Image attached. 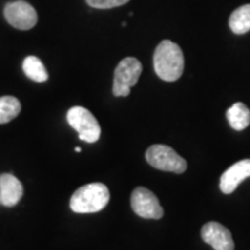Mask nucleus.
Returning <instances> with one entry per match:
<instances>
[{
  "label": "nucleus",
  "instance_id": "obj_1",
  "mask_svg": "<svg viewBox=\"0 0 250 250\" xmlns=\"http://www.w3.org/2000/svg\"><path fill=\"white\" fill-rule=\"evenodd\" d=\"M154 71L160 79L176 81L182 76L184 70V57L182 50L176 43L165 40L156 46L154 57Z\"/></svg>",
  "mask_w": 250,
  "mask_h": 250
},
{
  "label": "nucleus",
  "instance_id": "obj_2",
  "mask_svg": "<svg viewBox=\"0 0 250 250\" xmlns=\"http://www.w3.org/2000/svg\"><path fill=\"white\" fill-rule=\"evenodd\" d=\"M110 201V192L103 183L80 187L71 197V210L76 213H95L103 210Z\"/></svg>",
  "mask_w": 250,
  "mask_h": 250
},
{
  "label": "nucleus",
  "instance_id": "obj_3",
  "mask_svg": "<svg viewBox=\"0 0 250 250\" xmlns=\"http://www.w3.org/2000/svg\"><path fill=\"white\" fill-rule=\"evenodd\" d=\"M146 160L152 167L159 170L171 171L175 174H182L187 170V161L179 155L176 151L167 145H152L146 151Z\"/></svg>",
  "mask_w": 250,
  "mask_h": 250
},
{
  "label": "nucleus",
  "instance_id": "obj_4",
  "mask_svg": "<svg viewBox=\"0 0 250 250\" xmlns=\"http://www.w3.org/2000/svg\"><path fill=\"white\" fill-rule=\"evenodd\" d=\"M143 72V65L134 57H126L120 62L114 74L112 93L115 96L130 95L131 88L138 83Z\"/></svg>",
  "mask_w": 250,
  "mask_h": 250
},
{
  "label": "nucleus",
  "instance_id": "obj_5",
  "mask_svg": "<svg viewBox=\"0 0 250 250\" xmlns=\"http://www.w3.org/2000/svg\"><path fill=\"white\" fill-rule=\"evenodd\" d=\"M67 122L78 132L79 139L86 143L98 142L101 136V127L98 120L88 109L73 107L67 111Z\"/></svg>",
  "mask_w": 250,
  "mask_h": 250
},
{
  "label": "nucleus",
  "instance_id": "obj_6",
  "mask_svg": "<svg viewBox=\"0 0 250 250\" xmlns=\"http://www.w3.org/2000/svg\"><path fill=\"white\" fill-rule=\"evenodd\" d=\"M131 206L134 213L145 219H161L164 215L158 197L151 190L138 187L131 195Z\"/></svg>",
  "mask_w": 250,
  "mask_h": 250
},
{
  "label": "nucleus",
  "instance_id": "obj_7",
  "mask_svg": "<svg viewBox=\"0 0 250 250\" xmlns=\"http://www.w3.org/2000/svg\"><path fill=\"white\" fill-rule=\"evenodd\" d=\"M4 14L7 22L20 30H29L37 23L36 9L23 0L8 2Z\"/></svg>",
  "mask_w": 250,
  "mask_h": 250
},
{
  "label": "nucleus",
  "instance_id": "obj_8",
  "mask_svg": "<svg viewBox=\"0 0 250 250\" xmlns=\"http://www.w3.org/2000/svg\"><path fill=\"white\" fill-rule=\"evenodd\" d=\"M203 241L210 245L214 250H234L232 234L221 224L211 221L202 227Z\"/></svg>",
  "mask_w": 250,
  "mask_h": 250
},
{
  "label": "nucleus",
  "instance_id": "obj_9",
  "mask_svg": "<svg viewBox=\"0 0 250 250\" xmlns=\"http://www.w3.org/2000/svg\"><path fill=\"white\" fill-rule=\"evenodd\" d=\"M250 177V159L230 166L220 177V190L226 195L235 191L240 183Z\"/></svg>",
  "mask_w": 250,
  "mask_h": 250
},
{
  "label": "nucleus",
  "instance_id": "obj_10",
  "mask_svg": "<svg viewBox=\"0 0 250 250\" xmlns=\"http://www.w3.org/2000/svg\"><path fill=\"white\" fill-rule=\"evenodd\" d=\"M22 193V184L14 175H0V199H1L2 205L7 206V208L15 206L20 202Z\"/></svg>",
  "mask_w": 250,
  "mask_h": 250
},
{
  "label": "nucleus",
  "instance_id": "obj_11",
  "mask_svg": "<svg viewBox=\"0 0 250 250\" xmlns=\"http://www.w3.org/2000/svg\"><path fill=\"white\" fill-rule=\"evenodd\" d=\"M226 117L232 129L235 131H242L250 124V110L245 103L236 102L228 109Z\"/></svg>",
  "mask_w": 250,
  "mask_h": 250
},
{
  "label": "nucleus",
  "instance_id": "obj_12",
  "mask_svg": "<svg viewBox=\"0 0 250 250\" xmlns=\"http://www.w3.org/2000/svg\"><path fill=\"white\" fill-rule=\"evenodd\" d=\"M229 27L236 35L248 33L250 30V4L236 8L230 14Z\"/></svg>",
  "mask_w": 250,
  "mask_h": 250
},
{
  "label": "nucleus",
  "instance_id": "obj_13",
  "mask_svg": "<svg viewBox=\"0 0 250 250\" xmlns=\"http://www.w3.org/2000/svg\"><path fill=\"white\" fill-rule=\"evenodd\" d=\"M22 68L24 74L35 83H44L48 80L49 76L45 66L41 62V59L35 57V56H28L23 61Z\"/></svg>",
  "mask_w": 250,
  "mask_h": 250
},
{
  "label": "nucleus",
  "instance_id": "obj_14",
  "mask_svg": "<svg viewBox=\"0 0 250 250\" xmlns=\"http://www.w3.org/2000/svg\"><path fill=\"white\" fill-rule=\"evenodd\" d=\"M21 103L14 96L0 98V124H5L14 120L20 114Z\"/></svg>",
  "mask_w": 250,
  "mask_h": 250
},
{
  "label": "nucleus",
  "instance_id": "obj_15",
  "mask_svg": "<svg viewBox=\"0 0 250 250\" xmlns=\"http://www.w3.org/2000/svg\"><path fill=\"white\" fill-rule=\"evenodd\" d=\"M86 1L87 4L93 8L108 9L125 5L126 2H129L130 0H86Z\"/></svg>",
  "mask_w": 250,
  "mask_h": 250
},
{
  "label": "nucleus",
  "instance_id": "obj_16",
  "mask_svg": "<svg viewBox=\"0 0 250 250\" xmlns=\"http://www.w3.org/2000/svg\"><path fill=\"white\" fill-rule=\"evenodd\" d=\"M80 151H81V148L79 147V146H78V147H76V152H77V153H79Z\"/></svg>",
  "mask_w": 250,
  "mask_h": 250
},
{
  "label": "nucleus",
  "instance_id": "obj_17",
  "mask_svg": "<svg viewBox=\"0 0 250 250\" xmlns=\"http://www.w3.org/2000/svg\"><path fill=\"white\" fill-rule=\"evenodd\" d=\"M0 204H1V199H0Z\"/></svg>",
  "mask_w": 250,
  "mask_h": 250
}]
</instances>
